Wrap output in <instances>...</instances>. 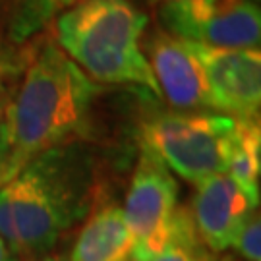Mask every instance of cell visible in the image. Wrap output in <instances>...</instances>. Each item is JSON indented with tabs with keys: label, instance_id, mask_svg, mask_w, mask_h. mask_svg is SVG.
<instances>
[{
	"label": "cell",
	"instance_id": "5b68a950",
	"mask_svg": "<svg viewBox=\"0 0 261 261\" xmlns=\"http://www.w3.org/2000/svg\"><path fill=\"white\" fill-rule=\"evenodd\" d=\"M157 16L170 35L194 45L259 48L261 12L252 0H170Z\"/></svg>",
	"mask_w": 261,
	"mask_h": 261
},
{
	"label": "cell",
	"instance_id": "ba28073f",
	"mask_svg": "<svg viewBox=\"0 0 261 261\" xmlns=\"http://www.w3.org/2000/svg\"><path fill=\"white\" fill-rule=\"evenodd\" d=\"M151 72L161 97L182 112H215L203 66L194 47L170 33H157L147 45Z\"/></svg>",
	"mask_w": 261,
	"mask_h": 261
},
{
	"label": "cell",
	"instance_id": "ffe728a7",
	"mask_svg": "<svg viewBox=\"0 0 261 261\" xmlns=\"http://www.w3.org/2000/svg\"><path fill=\"white\" fill-rule=\"evenodd\" d=\"M0 147H2V130H0Z\"/></svg>",
	"mask_w": 261,
	"mask_h": 261
},
{
	"label": "cell",
	"instance_id": "8fae6325",
	"mask_svg": "<svg viewBox=\"0 0 261 261\" xmlns=\"http://www.w3.org/2000/svg\"><path fill=\"white\" fill-rule=\"evenodd\" d=\"M244 194L259 205L261 174V130L257 118H234L226 170Z\"/></svg>",
	"mask_w": 261,
	"mask_h": 261
},
{
	"label": "cell",
	"instance_id": "44dd1931",
	"mask_svg": "<svg viewBox=\"0 0 261 261\" xmlns=\"http://www.w3.org/2000/svg\"><path fill=\"white\" fill-rule=\"evenodd\" d=\"M130 261H132V259H130Z\"/></svg>",
	"mask_w": 261,
	"mask_h": 261
},
{
	"label": "cell",
	"instance_id": "d6986e66",
	"mask_svg": "<svg viewBox=\"0 0 261 261\" xmlns=\"http://www.w3.org/2000/svg\"><path fill=\"white\" fill-rule=\"evenodd\" d=\"M151 2H159L161 4V2H170V0H151Z\"/></svg>",
	"mask_w": 261,
	"mask_h": 261
},
{
	"label": "cell",
	"instance_id": "7a4b0ae2",
	"mask_svg": "<svg viewBox=\"0 0 261 261\" xmlns=\"http://www.w3.org/2000/svg\"><path fill=\"white\" fill-rule=\"evenodd\" d=\"M93 163L77 143H66L33 157L0 186L19 240V257H45L58 238L89 209Z\"/></svg>",
	"mask_w": 261,
	"mask_h": 261
},
{
	"label": "cell",
	"instance_id": "e0dca14e",
	"mask_svg": "<svg viewBox=\"0 0 261 261\" xmlns=\"http://www.w3.org/2000/svg\"><path fill=\"white\" fill-rule=\"evenodd\" d=\"M221 261H238V259H234L232 255H224V257H223Z\"/></svg>",
	"mask_w": 261,
	"mask_h": 261
},
{
	"label": "cell",
	"instance_id": "ac0fdd59",
	"mask_svg": "<svg viewBox=\"0 0 261 261\" xmlns=\"http://www.w3.org/2000/svg\"><path fill=\"white\" fill-rule=\"evenodd\" d=\"M43 261H64V259H58V257H45Z\"/></svg>",
	"mask_w": 261,
	"mask_h": 261
},
{
	"label": "cell",
	"instance_id": "6da1fadb",
	"mask_svg": "<svg viewBox=\"0 0 261 261\" xmlns=\"http://www.w3.org/2000/svg\"><path fill=\"white\" fill-rule=\"evenodd\" d=\"M99 87L55 41L43 45L0 124V186L39 153L84 136Z\"/></svg>",
	"mask_w": 261,
	"mask_h": 261
},
{
	"label": "cell",
	"instance_id": "30bf717a",
	"mask_svg": "<svg viewBox=\"0 0 261 261\" xmlns=\"http://www.w3.org/2000/svg\"><path fill=\"white\" fill-rule=\"evenodd\" d=\"M134 236L118 205L99 209L75 240L70 261H130Z\"/></svg>",
	"mask_w": 261,
	"mask_h": 261
},
{
	"label": "cell",
	"instance_id": "5bb4252c",
	"mask_svg": "<svg viewBox=\"0 0 261 261\" xmlns=\"http://www.w3.org/2000/svg\"><path fill=\"white\" fill-rule=\"evenodd\" d=\"M230 248L240 253L244 261H261V221L255 211L236 234Z\"/></svg>",
	"mask_w": 261,
	"mask_h": 261
},
{
	"label": "cell",
	"instance_id": "9c48e42d",
	"mask_svg": "<svg viewBox=\"0 0 261 261\" xmlns=\"http://www.w3.org/2000/svg\"><path fill=\"white\" fill-rule=\"evenodd\" d=\"M196 188L190 213L197 236L211 252H226L257 205H253L228 172L205 178Z\"/></svg>",
	"mask_w": 261,
	"mask_h": 261
},
{
	"label": "cell",
	"instance_id": "4fadbf2b",
	"mask_svg": "<svg viewBox=\"0 0 261 261\" xmlns=\"http://www.w3.org/2000/svg\"><path fill=\"white\" fill-rule=\"evenodd\" d=\"M75 0H19L18 10L12 19L10 37L16 43H23L37 35L53 19L72 6Z\"/></svg>",
	"mask_w": 261,
	"mask_h": 261
},
{
	"label": "cell",
	"instance_id": "52a82bcc",
	"mask_svg": "<svg viewBox=\"0 0 261 261\" xmlns=\"http://www.w3.org/2000/svg\"><path fill=\"white\" fill-rule=\"evenodd\" d=\"M190 45L203 66L215 112H223L230 118H257L261 105L259 48Z\"/></svg>",
	"mask_w": 261,
	"mask_h": 261
},
{
	"label": "cell",
	"instance_id": "9a60e30c",
	"mask_svg": "<svg viewBox=\"0 0 261 261\" xmlns=\"http://www.w3.org/2000/svg\"><path fill=\"white\" fill-rule=\"evenodd\" d=\"M0 261H18V257L8 250V246L2 242V238H0Z\"/></svg>",
	"mask_w": 261,
	"mask_h": 261
},
{
	"label": "cell",
	"instance_id": "7c38bea8",
	"mask_svg": "<svg viewBox=\"0 0 261 261\" xmlns=\"http://www.w3.org/2000/svg\"><path fill=\"white\" fill-rule=\"evenodd\" d=\"M205 250L207 248L197 236L190 209L176 207L163 246L143 261H199Z\"/></svg>",
	"mask_w": 261,
	"mask_h": 261
},
{
	"label": "cell",
	"instance_id": "277c9868",
	"mask_svg": "<svg viewBox=\"0 0 261 261\" xmlns=\"http://www.w3.org/2000/svg\"><path fill=\"white\" fill-rule=\"evenodd\" d=\"M234 118L213 112H161L143 122L141 145L190 184L224 172Z\"/></svg>",
	"mask_w": 261,
	"mask_h": 261
},
{
	"label": "cell",
	"instance_id": "2e32d148",
	"mask_svg": "<svg viewBox=\"0 0 261 261\" xmlns=\"http://www.w3.org/2000/svg\"><path fill=\"white\" fill-rule=\"evenodd\" d=\"M199 261H215V257L211 255V253H207V250H205V253L199 257Z\"/></svg>",
	"mask_w": 261,
	"mask_h": 261
},
{
	"label": "cell",
	"instance_id": "8992f818",
	"mask_svg": "<svg viewBox=\"0 0 261 261\" xmlns=\"http://www.w3.org/2000/svg\"><path fill=\"white\" fill-rule=\"evenodd\" d=\"M178 184L172 172L151 149L141 145L130 192L122 207L134 236L132 261H143L163 246L176 211Z\"/></svg>",
	"mask_w": 261,
	"mask_h": 261
},
{
	"label": "cell",
	"instance_id": "3957f363",
	"mask_svg": "<svg viewBox=\"0 0 261 261\" xmlns=\"http://www.w3.org/2000/svg\"><path fill=\"white\" fill-rule=\"evenodd\" d=\"M145 25L147 16L132 0H80L56 16V45L93 82L161 97L141 48Z\"/></svg>",
	"mask_w": 261,
	"mask_h": 261
}]
</instances>
